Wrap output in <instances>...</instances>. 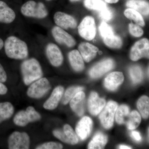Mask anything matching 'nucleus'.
I'll return each mask as SVG.
<instances>
[{
    "mask_svg": "<svg viewBox=\"0 0 149 149\" xmlns=\"http://www.w3.org/2000/svg\"><path fill=\"white\" fill-rule=\"evenodd\" d=\"M21 11L24 16L38 19L45 18L48 14L44 3L34 1H29L24 3L22 6Z\"/></svg>",
    "mask_w": 149,
    "mask_h": 149,
    "instance_id": "20e7f679",
    "label": "nucleus"
},
{
    "mask_svg": "<svg viewBox=\"0 0 149 149\" xmlns=\"http://www.w3.org/2000/svg\"><path fill=\"white\" fill-rule=\"evenodd\" d=\"M21 68L25 85H29L43 76L42 67L36 59L32 58L24 61L21 65Z\"/></svg>",
    "mask_w": 149,
    "mask_h": 149,
    "instance_id": "f03ea898",
    "label": "nucleus"
},
{
    "mask_svg": "<svg viewBox=\"0 0 149 149\" xmlns=\"http://www.w3.org/2000/svg\"><path fill=\"white\" fill-rule=\"evenodd\" d=\"M119 0H105L107 3H116Z\"/></svg>",
    "mask_w": 149,
    "mask_h": 149,
    "instance_id": "ea45409f",
    "label": "nucleus"
},
{
    "mask_svg": "<svg viewBox=\"0 0 149 149\" xmlns=\"http://www.w3.org/2000/svg\"><path fill=\"white\" fill-rule=\"evenodd\" d=\"M85 94L81 91L76 93V95L71 99L70 102V106L73 111L79 116H83L84 113V103Z\"/></svg>",
    "mask_w": 149,
    "mask_h": 149,
    "instance_id": "412c9836",
    "label": "nucleus"
},
{
    "mask_svg": "<svg viewBox=\"0 0 149 149\" xmlns=\"http://www.w3.org/2000/svg\"><path fill=\"white\" fill-rule=\"evenodd\" d=\"M49 82L46 77L40 78L29 87L27 94L30 97L39 98L43 97L50 89Z\"/></svg>",
    "mask_w": 149,
    "mask_h": 149,
    "instance_id": "0eeeda50",
    "label": "nucleus"
},
{
    "mask_svg": "<svg viewBox=\"0 0 149 149\" xmlns=\"http://www.w3.org/2000/svg\"><path fill=\"white\" fill-rule=\"evenodd\" d=\"M4 46V42L0 38V50L1 49H2L3 47Z\"/></svg>",
    "mask_w": 149,
    "mask_h": 149,
    "instance_id": "79ce46f5",
    "label": "nucleus"
},
{
    "mask_svg": "<svg viewBox=\"0 0 149 149\" xmlns=\"http://www.w3.org/2000/svg\"><path fill=\"white\" fill-rule=\"evenodd\" d=\"M129 30L130 34L135 37H141L143 35V30L138 24L130 23L129 24Z\"/></svg>",
    "mask_w": 149,
    "mask_h": 149,
    "instance_id": "72a5a7b5",
    "label": "nucleus"
},
{
    "mask_svg": "<svg viewBox=\"0 0 149 149\" xmlns=\"http://www.w3.org/2000/svg\"><path fill=\"white\" fill-rule=\"evenodd\" d=\"M131 135L135 140L137 141H141V137L140 133L137 131H133L131 133Z\"/></svg>",
    "mask_w": 149,
    "mask_h": 149,
    "instance_id": "4c0bfd02",
    "label": "nucleus"
},
{
    "mask_svg": "<svg viewBox=\"0 0 149 149\" xmlns=\"http://www.w3.org/2000/svg\"><path fill=\"white\" fill-rule=\"evenodd\" d=\"M52 34L56 42L59 44L65 45L69 47H72L76 45L74 38L58 26H55L53 28Z\"/></svg>",
    "mask_w": 149,
    "mask_h": 149,
    "instance_id": "ddd939ff",
    "label": "nucleus"
},
{
    "mask_svg": "<svg viewBox=\"0 0 149 149\" xmlns=\"http://www.w3.org/2000/svg\"><path fill=\"white\" fill-rule=\"evenodd\" d=\"M46 53L51 64L55 67L60 66L63 60V56L59 48L55 44L49 43L46 47Z\"/></svg>",
    "mask_w": 149,
    "mask_h": 149,
    "instance_id": "2eb2a0df",
    "label": "nucleus"
},
{
    "mask_svg": "<svg viewBox=\"0 0 149 149\" xmlns=\"http://www.w3.org/2000/svg\"><path fill=\"white\" fill-rule=\"evenodd\" d=\"M107 143V137L106 135L98 132L94 136L88 145V149H103Z\"/></svg>",
    "mask_w": 149,
    "mask_h": 149,
    "instance_id": "393cba45",
    "label": "nucleus"
},
{
    "mask_svg": "<svg viewBox=\"0 0 149 149\" xmlns=\"http://www.w3.org/2000/svg\"><path fill=\"white\" fill-rule=\"evenodd\" d=\"M124 79V76L122 72H112L106 77L104 85L108 90L115 91L122 84Z\"/></svg>",
    "mask_w": 149,
    "mask_h": 149,
    "instance_id": "a211bd4d",
    "label": "nucleus"
},
{
    "mask_svg": "<svg viewBox=\"0 0 149 149\" xmlns=\"http://www.w3.org/2000/svg\"><path fill=\"white\" fill-rule=\"evenodd\" d=\"M98 12L99 16L107 21L110 20L113 17L112 11L108 7Z\"/></svg>",
    "mask_w": 149,
    "mask_h": 149,
    "instance_id": "c9c22d12",
    "label": "nucleus"
},
{
    "mask_svg": "<svg viewBox=\"0 0 149 149\" xmlns=\"http://www.w3.org/2000/svg\"><path fill=\"white\" fill-rule=\"evenodd\" d=\"M106 102L104 99L101 98L95 92H92L88 100V109L93 115H97L102 111L105 105Z\"/></svg>",
    "mask_w": 149,
    "mask_h": 149,
    "instance_id": "f3484780",
    "label": "nucleus"
},
{
    "mask_svg": "<svg viewBox=\"0 0 149 149\" xmlns=\"http://www.w3.org/2000/svg\"><path fill=\"white\" fill-rule=\"evenodd\" d=\"M14 108L13 105L8 102L0 103V123L8 119L13 114Z\"/></svg>",
    "mask_w": 149,
    "mask_h": 149,
    "instance_id": "a878e982",
    "label": "nucleus"
},
{
    "mask_svg": "<svg viewBox=\"0 0 149 149\" xmlns=\"http://www.w3.org/2000/svg\"><path fill=\"white\" fill-rule=\"evenodd\" d=\"M84 6L88 9L100 11L106 8L107 4L102 0H85Z\"/></svg>",
    "mask_w": 149,
    "mask_h": 149,
    "instance_id": "7c9ffc66",
    "label": "nucleus"
},
{
    "mask_svg": "<svg viewBox=\"0 0 149 149\" xmlns=\"http://www.w3.org/2000/svg\"><path fill=\"white\" fill-rule=\"evenodd\" d=\"M14 11L4 2L0 1V22L10 23L15 19Z\"/></svg>",
    "mask_w": 149,
    "mask_h": 149,
    "instance_id": "4be33fe9",
    "label": "nucleus"
},
{
    "mask_svg": "<svg viewBox=\"0 0 149 149\" xmlns=\"http://www.w3.org/2000/svg\"><path fill=\"white\" fill-rule=\"evenodd\" d=\"M8 89L5 85L0 82V95H5L7 93Z\"/></svg>",
    "mask_w": 149,
    "mask_h": 149,
    "instance_id": "58836bf2",
    "label": "nucleus"
},
{
    "mask_svg": "<svg viewBox=\"0 0 149 149\" xmlns=\"http://www.w3.org/2000/svg\"><path fill=\"white\" fill-rule=\"evenodd\" d=\"M114 67V63L112 59H106L94 65L90 70L89 74L92 78H99L111 70Z\"/></svg>",
    "mask_w": 149,
    "mask_h": 149,
    "instance_id": "f8f14e48",
    "label": "nucleus"
},
{
    "mask_svg": "<svg viewBox=\"0 0 149 149\" xmlns=\"http://www.w3.org/2000/svg\"><path fill=\"white\" fill-rule=\"evenodd\" d=\"M137 107L144 118H147L149 115V99L148 97L143 96L139 99Z\"/></svg>",
    "mask_w": 149,
    "mask_h": 149,
    "instance_id": "c756f323",
    "label": "nucleus"
},
{
    "mask_svg": "<svg viewBox=\"0 0 149 149\" xmlns=\"http://www.w3.org/2000/svg\"><path fill=\"white\" fill-rule=\"evenodd\" d=\"M4 47L6 54L10 58L23 59L28 56L27 44L17 37H8L6 40Z\"/></svg>",
    "mask_w": 149,
    "mask_h": 149,
    "instance_id": "f257e3e1",
    "label": "nucleus"
},
{
    "mask_svg": "<svg viewBox=\"0 0 149 149\" xmlns=\"http://www.w3.org/2000/svg\"><path fill=\"white\" fill-rule=\"evenodd\" d=\"M79 35L85 40L91 41L95 37L96 26L95 19L92 17H85L78 27Z\"/></svg>",
    "mask_w": 149,
    "mask_h": 149,
    "instance_id": "423d86ee",
    "label": "nucleus"
},
{
    "mask_svg": "<svg viewBox=\"0 0 149 149\" xmlns=\"http://www.w3.org/2000/svg\"><path fill=\"white\" fill-rule=\"evenodd\" d=\"M101 36L106 45L113 49H120L122 47V40L115 35L112 28L105 22H102L99 27Z\"/></svg>",
    "mask_w": 149,
    "mask_h": 149,
    "instance_id": "7ed1b4c3",
    "label": "nucleus"
},
{
    "mask_svg": "<svg viewBox=\"0 0 149 149\" xmlns=\"http://www.w3.org/2000/svg\"><path fill=\"white\" fill-rule=\"evenodd\" d=\"M63 148L61 144L56 142H50L38 146L37 149H61Z\"/></svg>",
    "mask_w": 149,
    "mask_h": 149,
    "instance_id": "f704fd0d",
    "label": "nucleus"
},
{
    "mask_svg": "<svg viewBox=\"0 0 149 149\" xmlns=\"http://www.w3.org/2000/svg\"><path fill=\"white\" fill-rule=\"evenodd\" d=\"M141 120V116L139 113L136 111H133L129 113L125 123L128 129L133 130L139 126Z\"/></svg>",
    "mask_w": 149,
    "mask_h": 149,
    "instance_id": "cd10ccee",
    "label": "nucleus"
},
{
    "mask_svg": "<svg viewBox=\"0 0 149 149\" xmlns=\"http://www.w3.org/2000/svg\"><path fill=\"white\" fill-rule=\"evenodd\" d=\"M71 2H77L78 1H80V0H69Z\"/></svg>",
    "mask_w": 149,
    "mask_h": 149,
    "instance_id": "37998d69",
    "label": "nucleus"
},
{
    "mask_svg": "<svg viewBox=\"0 0 149 149\" xmlns=\"http://www.w3.org/2000/svg\"><path fill=\"white\" fill-rule=\"evenodd\" d=\"M70 63L74 70L80 72L84 68V60L77 50H73L68 54Z\"/></svg>",
    "mask_w": 149,
    "mask_h": 149,
    "instance_id": "5701e85b",
    "label": "nucleus"
},
{
    "mask_svg": "<svg viewBox=\"0 0 149 149\" xmlns=\"http://www.w3.org/2000/svg\"><path fill=\"white\" fill-rule=\"evenodd\" d=\"M64 92V88L59 86L54 89L50 97L46 101L43 107L46 109L53 110L58 105Z\"/></svg>",
    "mask_w": 149,
    "mask_h": 149,
    "instance_id": "aec40b11",
    "label": "nucleus"
},
{
    "mask_svg": "<svg viewBox=\"0 0 149 149\" xmlns=\"http://www.w3.org/2000/svg\"><path fill=\"white\" fill-rule=\"evenodd\" d=\"M149 41L143 38L135 43L130 50V59L137 61L142 58H149Z\"/></svg>",
    "mask_w": 149,
    "mask_h": 149,
    "instance_id": "6e6552de",
    "label": "nucleus"
},
{
    "mask_svg": "<svg viewBox=\"0 0 149 149\" xmlns=\"http://www.w3.org/2000/svg\"><path fill=\"white\" fill-rule=\"evenodd\" d=\"M116 112V119L117 123L119 124L125 123L130 113L129 107L125 105H122L117 108Z\"/></svg>",
    "mask_w": 149,
    "mask_h": 149,
    "instance_id": "c85d7f7f",
    "label": "nucleus"
},
{
    "mask_svg": "<svg viewBox=\"0 0 149 149\" xmlns=\"http://www.w3.org/2000/svg\"><path fill=\"white\" fill-rule=\"evenodd\" d=\"M119 148L121 149H132L131 147L128 146H124V145H121L119 146Z\"/></svg>",
    "mask_w": 149,
    "mask_h": 149,
    "instance_id": "a19ab883",
    "label": "nucleus"
},
{
    "mask_svg": "<svg viewBox=\"0 0 149 149\" xmlns=\"http://www.w3.org/2000/svg\"><path fill=\"white\" fill-rule=\"evenodd\" d=\"M30 139L27 133L15 131L11 134L8 139L9 148L27 149L29 148Z\"/></svg>",
    "mask_w": 149,
    "mask_h": 149,
    "instance_id": "1a4fd4ad",
    "label": "nucleus"
},
{
    "mask_svg": "<svg viewBox=\"0 0 149 149\" xmlns=\"http://www.w3.org/2000/svg\"><path fill=\"white\" fill-rule=\"evenodd\" d=\"M78 50L84 61L89 62L95 57L98 52V48L88 42H83L80 44Z\"/></svg>",
    "mask_w": 149,
    "mask_h": 149,
    "instance_id": "6ab92c4d",
    "label": "nucleus"
},
{
    "mask_svg": "<svg viewBox=\"0 0 149 149\" xmlns=\"http://www.w3.org/2000/svg\"><path fill=\"white\" fill-rule=\"evenodd\" d=\"M54 19L57 25L62 29H74L77 27V22L75 18L64 13H56L54 15Z\"/></svg>",
    "mask_w": 149,
    "mask_h": 149,
    "instance_id": "4468645a",
    "label": "nucleus"
},
{
    "mask_svg": "<svg viewBox=\"0 0 149 149\" xmlns=\"http://www.w3.org/2000/svg\"><path fill=\"white\" fill-rule=\"evenodd\" d=\"M46 1H52V0H46Z\"/></svg>",
    "mask_w": 149,
    "mask_h": 149,
    "instance_id": "c03bdc74",
    "label": "nucleus"
},
{
    "mask_svg": "<svg viewBox=\"0 0 149 149\" xmlns=\"http://www.w3.org/2000/svg\"><path fill=\"white\" fill-rule=\"evenodd\" d=\"M129 74L131 80L134 84L140 83L143 79L142 70L138 65L131 66L129 69Z\"/></svg>",
    "mask_w": 149,
    "mask_h": 149,
    "instance_id": "2f4dec72",
    "label": "nucleus"
},
{
    "mask_svg": "<svg viewBox=\"0 0 149 149\" xmlns=\"http://www.w3.org/2000/svg\"><path fill=\"white\" fill-rule=\"evenodd\" d=\"M41 116L33 107L29 106L25 111H21L17 113L13 121L16 125L24 126L29 123L40 120Z\"/></svg>",
    "mask_w": 149,
    "mask_h": 149,
    "instance_id": "39448f33",
    "label": "nucleus"
},
{
    "mask_svg": "<svg viewBox=\"0 0 149 149\" xmlns=\"http://www.w3.org/2000/svg\"><path fill=\"white\" fill-rule=\"evenodd\" d=\"M84 89L83 87H72L69 88L66 90L65 93L64 97L62 100L63 104H66L71 99L76 95V93L80 91H82Z\"/></svg>",
    "mask_w": 149,
    "mask_h": 149,
    "instance_id": "473e14b6",
    "label": "nucleus"
},
{
    "mask_svg": "<svg viewBox=\"0 0 149 149\" xmlns=\"http://www.w3.org/2000/svg\"><path fill=\"white\" fill-rule=\"evenodd\" d=\"M7 76L5 70L0 63V82H5L6 81Z\"/></svg>",
    "mask_w": 149,
    "mask_h": 149,
    "instance_id": "e433bc0d",
    "label": "nucleus"
},
{
    "mask_svg": "<svg viewBox=\"0 0 149 149\" xmlns=\"http://www.w3.org/2000/svg\"><path fill=\"white\" fill-rule=\"evenodd\" d=\"M54 136L66 143L75 145L78 142V138L72 127L68 124L63 127V130L57 129L54 130Z\"/></svg>",
    "mask_w": 149,
    "mask_h": 149,
    "instance_id": "9b49d317",
    "label": "nucleus"
},
{
    "mask_svg": "<svg viewBox=\"0 0 149 149\" xmlns=\"http://www.w3.org/2000/svg\"><path fill=\"white\" fill-rule=\"evenodd\" d=\"M124 14L127 18L133 20L138 25L145 26V22L142 15L137 11L132 8H128L124 11Z\"/></svg>",
    "mask_w": 149,
    "mask_h": 149,
    "instance_id": "bb28decb",
    "label": "nucleus"
},
{
    "mask_svg": "<svg viewBox=\"0 0 149 149\" xmlns=\"http://www.w3.org/2000/svg\"><path fill=\"white\" fill-rule=\"evenodd\" d=\"M126 6L132 8L145 16L149 15V3L142 0H129L126 3Z\"/></svg>",
    "mask_w": 149,
    "mask_h": 149,
    "instance_id": "b1692460",
    "label": "nucleus"
},
{
    "mask_svg": "<svg viewBox=\"0 0 149 149\" xmlns=\"http://www.w3.org/2000/svg\"><path fill=\"white\" fill-rule=\"evenodd\" d=\"M92 127L93 121L92 119L88 116H85L77 123L75 131L81 140L84 141L91 134Z\"/></svg>",
    "mask_w": 149,
    "mask_h": 149,
    "instance_id": "dca6fc26",
    "label": "nucleus"
},
{
    "mask_svg": "<svg viewBox=\"0 0 149 149\" xmlns=\"http://www.w3.org/2000/svg\"><path fill=\"white\" fill-rule=\"evenodd\" d=\"M118 108L116 102L111 101L108 103L101 113L100 119L104 128L109 129L113 126L114 117Z\"/></svg>",
    "mask_w": 149,
    "mask_h": 149,
    "instance_id": "9d476101",
    "label": "nucleus"
}]
</instances>
